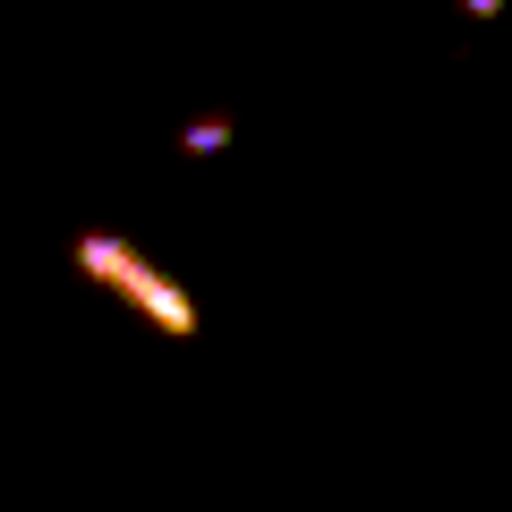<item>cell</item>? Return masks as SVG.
Here are the masks:
<instances>
[{
	"mask_svg": "<svg viewBox=\"0 0 512 512\" xmlns=\"http://www.w3.org/2000/svg\"><path fill=\"white\" fill-rule=\"evenodd\" d=\"M69 256H77V274H86V282L120 291V299H128L137 316H146L154 333H171V342H188V333H197V299H188L171 274H154V265H146L137 248H128V239H111V231H86Z\"/></svg>",
	"mask_w": 512,
	"mask_h": 512,
	"instance_id": "6da1fadb",
	"label": "cell"
},
{
	"mask_svg": "<svg viewBox=\"0 0 512 512\" xmlns=\"http://www.w3.org/2000/svg\"><path fill=\"white\" fill-rule=\"evenodd\" d=\"M180 146H188V154H222V146H231V120H188Z\"/></svg>",
	"mask_w": 512,
	"mask_h": 512,
	"instance_id": "7a4b0ae2",
	"label": "cell"
}]
</instances>
